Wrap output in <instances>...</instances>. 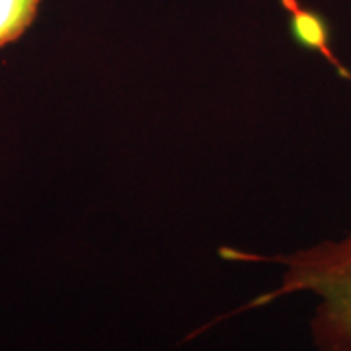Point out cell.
I'll list each match as a JSON object with an SVG mask.
<instances>
[{
	"mask_svg": "<svg viewBox=\"0 0 351 351\" xmlns=\"http://www.w3.org/2000/svg\"><path fill=\"white\" fill-rule=\"evenodd\" d=\"M276 260L287 265L283 285L256 304L311 291L322 301L313 320L316 346L351 350V234L339 242H324Z\"/></svg>",
	"mask_w": 351,
	"mask_h": 351,
	"instance_id": "cell-1",
	"label": "cell"
},
{
	"mask_svg": "<svg viewBox=\"0 0 351 351\" xmlns=\"http://www.w3.org/2000/svg\"><path fill=\"white\" fill-rule=\"evenodd\" d=\"M281 6L287 12L289 32L293 41L302 49L320 55L330 66L336 69L341 78L351 82V71L341 64L338 55L332 49V27L328 24L326 16L301 4V0H281Z\"/></svg>",
	"mask_w": 351,
	"mask_h": 351,
	"instance_id": "cell-2",
	"label": "cell"
},
{
	"mask_svg": "<svg viewBox=\"0 0 351 351\" xmlns=\"http://www.w3.org/2000/svg\"><path fill=\"white\" fill-rule=\"evenodd\" d=\"M41 0H0V49L24 36L38 18Z\"/></svg>",
	"mask_w": 351,
	"mask_h": 351,
	"instance_id": "cell-3",
	"label": "cell"
}]
</instances>
